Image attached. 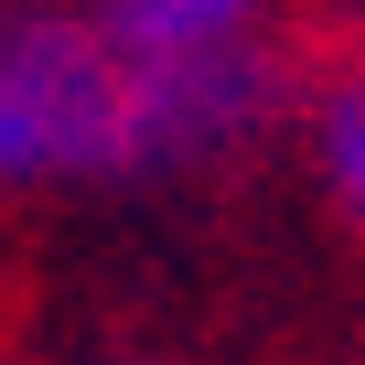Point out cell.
I'll use <instances>...</instances> for the list:
<instances>
[{
	"label": "cell",
	"instance_id": "cell-1",
	"mask_svg": "<svg viewBox=\"0 0 365 365\" xmlns=\"http://www.w3.org/2000/svg\"><path fill=\"white\" fill-rule=\"evenodd\" d=\"M258 108V65L215 76H161L118 54L86 22H11L0 33V182H43V172H150L226 140Z\"/></svg>",
	"mask_w": 365,
	"mask_h": 365
},
{
	"label": "cell",
	"instance_id": "cell-2",
	"mask_svg": "<svg viewBox=\"0 0 365 365\" xmlns=\"http://www.w3.org/2000/svg\"><path fill=\"white\" fill-rule=\"evenodd\" d=\"M258 0H97V33L161 76H215V65H258L247 54Z\"/></svg>",
	"mask_w": 365,
	"mask_h": 365
},
{
	"label": "cell",
	"instance_id": "cell-3",
	"mask_svg": "<svg viewBox=\"0 0 365 365\" xmlns=\"http://www.w3.org/2000/svg\"><path fill=\"white\" fill-rule=\"evenodd\" d=\"M322 182H333V205L365 226V97H344L322 118Z\"/></svg>",
	"mask_w": 365,
	"mask_h": 365
}]
</instances>
